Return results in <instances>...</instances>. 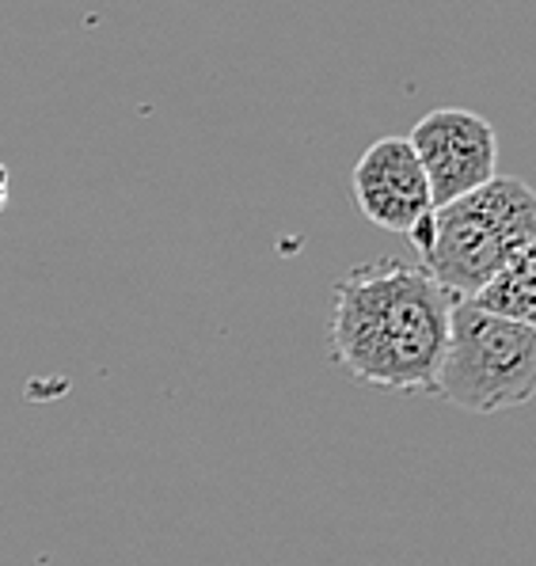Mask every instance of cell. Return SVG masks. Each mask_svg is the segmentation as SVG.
<instances>
[{"instance_id":"cell-6","label":"cell","mask_w":536,"mask_h":566,"mask_svg":"<svg viewBox=\"0 0 536 566\" xmlns=\"http://www.w3.org/2000/svg\"><path fill=\"white\" fill-rule=\"evenodd\" d=\"M469 304L487 312V316L536 327V251H525V255L509 259Z\"/></svg>"},{"instance_id":"cell-4","label":"cell","mask_w":536,"mask_h":566,"mask_svg":"<svg viewBox=\"0 0 536 566\" xmlns=\"http://www.w3.org/2000/svg\"><path fill=\"white\" fill-rule=\"evenodd\" d=\"M422 176L430 182L434 206L456 202V198L480 190L498 176V134L483 115L464 107H438L414 122L408 134Z\"/></svg>"},{"instance_id":"cell-2","label":"cell","mask_w":536,"mask_h":566,"mask_svg":"<svg viewBox=\"0 0 536 566\" xmlns=\"http://www.w3.org/2000/svg\"><path fill=\"white\" fill-rule=\"evenodd\" d=\"M419 266L449 301H472L509 259L536 251V195L525 179L495 176L480 190L434 206L411 224Z\"/></svg>"},{"instance_id":"cell-3","label":"cell","mask_w":536,"mask_h":566,"mask_svg":"<svg viewBox=\"0 0 536 566\" xmlns=\"http://www.w3.org/2000/svg\"><path fill=\"white\" fill-rule=\"evenodd\" d=\"M536 391V327L498 319L456 301L449 312L445 354L434 396L475 415L525 407Z\"/></svg>"},{"instance_id":"cell-1","label":"cell","mask_w":536,"mask_h":566,"mask_svg":"<svg viewBox=\"0 0 536 566\" xmlns=\"http://www.w3.org/2000/svg\"><path fill=\"white\" fill-rule=\"evenodd\" d=\"M453 301L403 259L350 266L335 285L332 354L350 377L385 391H430L445 354Z\"/></svg>"},{"instance_id":"cell-5","label":"cell","mask_w":536,"mask_h":566,"mask_svg":"<svg viewBox=\"0 0 536 566\" xmlns=\"http://www.w3.org/2000/svg\"><path fill=\"white\" fill-rule=\"evenodd\" d=\"M350 195L361 217L385 232H403L434 209L430 182L408 137H380L350 171Z\"/></svg>"}]
</instances>
